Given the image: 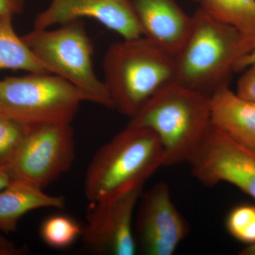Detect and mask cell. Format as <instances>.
I'll use <instances>...</instances> for the list:
<instances>
[{
  "instance_id": "52a82bcc",
  "label": "cell",
  "mask_w": 255,
  "mask_h": 255,
  "mask_svg": "<svg viewBox=\"0 0 255 255\" xmlns=\"http://www.w3.org/2000/svg\"><path fill=\"white\" fill-rule=\"evenodd\" d=\"M75 138L70 124H50L29 129L8 167L12 179L44 188L71 167Z\"/></svg>"
},
{
  "instance_id": "9c48e42d",
  "label": "cell",
  "mask_w": 255,
  "mask_h": 255,
  "mask_svg": "<svg viewBox=\"0 0 255 255\" xmlns=\"http://www.w3.org/2000/svg\"><path fill=\"white\" fill-rule=\"evenodd\" d=\"M144 185L92 203L82 230L85 246L99 255H133L137 252L133 213Z\"/></svg>"
},
{
  "instance_id": "d6986e66",
  "label": "cell",
  "mask_w": 255,
  "mask_h": 255,
  "mask_svg": "<svg viewBox=\"0 0 255 255\" xmlns=\"http://www.w3.org/2000/svg\"><path fill=\"white\" fill-rule=\"evenodd\" d=\"M228 233L241 243H255V206L241 204L228 213L226 221Z\"/></svg>"
},
{
  "instance_id": "484cf974",
  "label": "cell",
  "mask_w": 255,
  "mask_h": 255,
  "mask_svg": "<svg viewBox=\"0 0 255 255\" xmlns=\"http://www.w3.org/2000/svg\"><path fill=\"white\" fill-rule=\"evenodd\" d=\"M191 1H199V0H191Z\"/></svg>"
},
{
  "instance_id": "8992f818",
  "label": "cell",
  "mask_w": 255,
  "mask_h": 255,
  "mask_svg": "<svg viewBox=\"0 0 255 255\" xmlns=\"http://www.w3.org/2000/svg\"><path fill=\"white\" fill-rule=\"evenodd\" d=\"M21 37L50 73L76 87L89 102L114 108L105 82L94 70L93 45L82 20L65 23L54 30L33 29Z\"/></svg>"
},
{
  "instance_id": "cb8c5ba5",
  "label": "cell",
  "mask_w": 255,
  "mask_h": 255,
  "mask_svg": "<svg viewBox=\"0 0 255 255\" xmlns=\"http://www.w3.org/2000/svg\"><path fill=\"white\" fill-rule=\"evenodd\" d=\"M12 180L9 169L6 167H0V191L9 185Z\"/></svg>"
},
{
  "instance_id": "e0dca14e",
  "label": "cell",
  "mask_w": 255,
  "mask_h": 255,
  "mask_svg": "<svg viewBox=\"0 0 255 255\" xmlns=\"http://www.w3.org/2000/svg\"><path fill=\"white\" fill-rule=\"evenodd\" d=\"M83 227L73 218L53 215L43 221L40 236L45 243L55 249L68 248L82 236Z\"/></svg>"
},
{
  "instance_id": "7402d4cb",
  "label": "cell",
  "mask_w": 255,
  "mask_h": 255,
  "mask_svg": "<svg viewBox=\"0 0 255 255\" xmlns=\"http://www.w3.org/2000/svg\"><path fill=\"white\" fill-rule=\"evenodd\" d=\"M24 4L25 0H0V16L21 14Z\"/></svg>"
},
{
  "instance_id": "7a4b0ae2",
  "label": "cell",
  "mask_w": 255,
  "mask_h": 255,
  "mask_svg": "<svg viewBox=\"0 0 255 255\" xmlns=\"http://www.w3.org/2000/svg\"><path fill=\"white\" fill-rule=\"evenodd\" d=\"M128 124L155 132L163 147L164 167L189 163L211 126L210 97L170 82Z\"/></svg>"
},
{
  "instance_id": "8fae6325",
  "label": "cell",
  "mask_w": 255,
  "mask_h": 255,
  "mask_svg": "<svg viewBox=\"0 0 255 255\" xmlns=\"http://www.w3.org/2000/svg\"><path fill=\"white\" fill-rule=\"evenodd\" d=\"M83 18L96 20L124 39L144 36L131 0H51L37 15L33 29H46Z\"/></svg>"
},
{
  "instance_id": "6da1fadb",
  "label": "cell",
  "mask_w": 255,
  "mask_h": 255,
  "mask_svg": "<svg viewBox=\"0 0 255 255\" xmlns=\"http://www.w3.org/2000/svg\"><path fill=\"white\" fill-rule=\"evenodd\" d=\"M103 69L114 108L132 119L157 92L174 81L175 59L141 36L110 45Z\"/></svg>"
},
{
  "instance_id": "30bf717a",
  "label": "cell",
  "mask_w": 255,
  "mask_h": 255,
  "mask_svg": "<svg viewBox=\"0 0 255 255\" xmlns=\"http://www.w3.org/2000/svg\"><path fill=\"white\" fill-rule=\"evenodd\" d=\"M189 232L169 186L159 182L142 196L134 224L137 248L147 255H172Z\"/></svg>"
},
{
  "instance_id": "603a6c76",
  "label": "cell",
  "mask_w": 255,
  "mask_h": 255,
  "mask_svg": "<svg viewBox=\"0 0 255 255\" xmlns=\"http://www.w3.org/2000/svg\"><path fill=\"white\" fill-rule=\"evenodd\" d=\"M255 63V50L243 55L235 65V72H243L245 69Z\"/></svg>"
},
{
  "instance_id": "ac0fdd59",
  "label": "cell",
  "mask_w": 255,
  "mask_h": 255,
  "mask_svg": "<svg viewBox=\"0 0 255 255\" xmlns=\"http://www.w3.org/2000/svg\"><path fill=\"white\" fill-rule=\"evenodd\" d=\"M29 129L0 114V167L8 168Z\"/></svg>"
},
{
  "instance_id": "9a60e30c",
  "label": "cell",
  "mask_w": 255,
  "mask_h": 255,
  "mask_svg": "<svg viewBox=\"0 0 255 255\" xmlns=\"http://www.w3.org/2000/svg\"><path fill=\"white\" fill-rule=\"evenodd\" d=\"M199 2L210 16L237 30L246 54L255 50V0H199Z\"/></svg>"
},
{
  "instance_id": "ba28073f",
  "label": "cell",
  "mask_w": 255,
  "mask_h": 255,
  "mask_svg": "<svg viewBox=\"0 0 255 255\" xmlns=\"http://www.w3.org/2000/svg\"><path fill=\"white\" fill-rule=\"evenodd\" d=\"M189 163L193 176L204 185L229 183L255 200V150L212 125Z\"/></svg>"
},
{
  "instance_id": "2e32d148",
  "label": "cell",
  "mask_w": 255,
  "mask_h": 255,
  "mask_svg": "<svg viewBox=\"0 0 255 255\" xmlns=\"http://www.w3.org/2000/svg\"><path fill=\"white\" fill-rule=\"evenodd\" d=\"M12 20L11 15L0 16V70L50 73L23 41L22 37L18 36Z\"/></svg>"
},
{
  "instance_id": "4fadbf2b",
  "label": "cell",
  "mask_w": 255,
  "mask_h": 255,
  "mask_svg": "<svg viewBox=\"0 0 255 255\" xmlns=\"http://www.w3.org/2000/svg\"><path fill=\"white\" fill-rule=\"evenodd\" d=\"M211 123L226 136L255 150V102L225 85L210 97Z\"/></svg>"
},
{
  "instance_id": "3957f363",
  "label": "cell",
  "mask_w": 255,
  "mask_h": 255,
  "mask_svg": "<svg viewBox=\"0 0 255 255\" xmlns=\"http://www.w3.org/2000/svg\"><path fill=\"white\" fill-rule=\"evenodd\" d=\"M164 163L163 147L155 132L128 124L92 159L85 195L92 204L144 185Z\"/></svg>"
},
{
  "instance_id": "5b68a950",
  "label": "cell",
  "mask_w": 255,
  "mask_h": 255,
  "mask_svg": "<svg viewBox=\"0 0 255 255\" xmlns=\"http://www.w3.org/2000/svg\"><path fill=\"white\" fill-rule=\"evenodd\" d=\"M85 94L51 73H29L0 80V114L28 129L71 124Z\"/></svg>"
},
{
  "instance_id": "5bb4252c",
  "label": "cell",
  "mask_w": 255,
  "mask_h": 255,
  "mask_svg": "<svg viewBox=\"0 0 255 255\" xmlns=\"http://www.w3.org/2000/svg\"><path fill=\"white\" fill-rule=\"evenodd\" d=\"M41 188L21 179H12L0 191V231L14 232L25 214L38 209H62L63 196L48 195Z\"/></svg>"
},
{
  "instance_id": "44dd1931",
  "label": "cell",
  "mask_w": 255,
  "mask_h": 255,
  "mask_svg": "<svg viewBox=\"0 0 255 255\" xmlns=\"http://www.w3.org/2000/svg\"><path fill=\"white\" fill-rule=\"evenodd\" d=\"M0 231V255H23L28 253L26 246H16L13 242L2 236Z\"/></svg>"
},
{
  "instance_id": "7c38bea8",
  "label": "cell",
  "mask_w": 255,
  "mask_h": 255,
  "mask_svg": "<svg viewBox=\"0 0 255 255\" xmlns=\"http://www.w3.org/2000/svg\"><path fill=\"white\" fill-rule=\"evenodd\" d=\"M144 36L175 58L190 34L192 16L174 0H131Z\"/></svg>"
},
{
  "instance_id": "277c9868",
  "label": "cell",
  "mask_w": 255,
  "mask_h": 255,
  "mask_svg": "<svg viewBox=\"0 0 255 255\" xmlns=\"http://www.w3.org/2000/svg\"><path fill=\"white\" fill-rule=\"evenodd\" d=\"M190 34L175 59L174 81L211 97L228 85V78L246 54L237 30L219 22L202 8L193 14Z\"/></svg>"
},
{
  "instance_id": "d4e9b609",
  "label": "cell",
  "mask_w": 255,
  "mask_h": 255,
  "mask_svg": "<svg viewBox=\"0 0 255 255\" xmlns=\"http://www.w3.org/2000/svg\"><path fill=\"white\" fill-rule=\"evenodd\" d=\"M239 255H255V244L248 245V246L240 251Z\"/></svg>"
},
{
  "instance_id": "ffe728a7",
  "label": "cell",
  "mask_w": 255,
  "mask_h": 255,
  "mask_svg": "<svg viewBox=\"0 0 255 255\" xmlns=\"http://www.w3.org/2000/svg\"><path fill=\"white\" fill-rule=\"evenodd\" d=\"M243 72L238 80L236 92L242 98L255 102V63Z\"/></svg>"
}]
</instances>
